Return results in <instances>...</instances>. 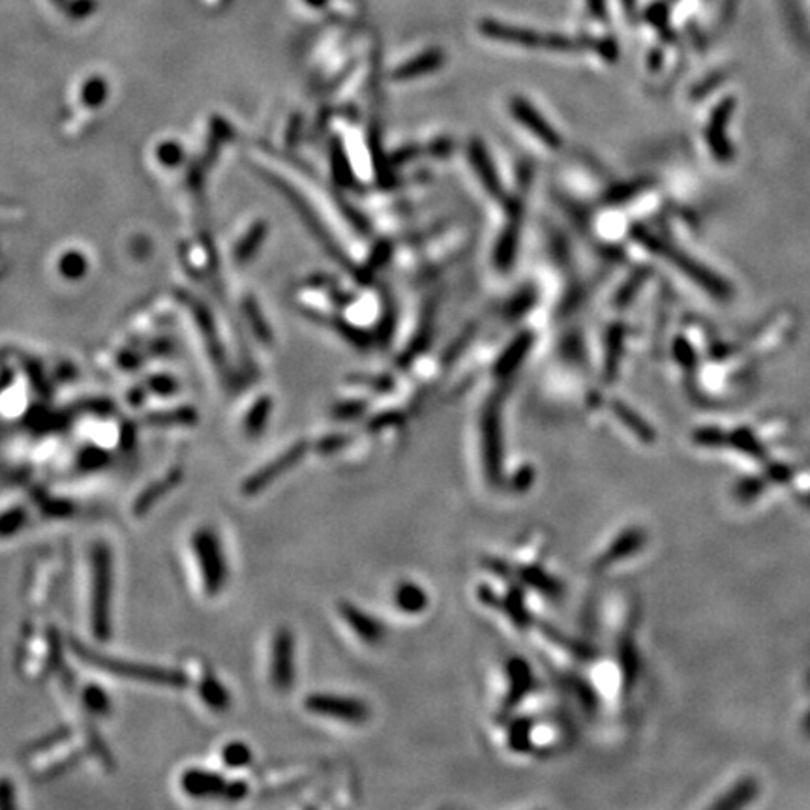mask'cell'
I'll list each match as a JSON object with an SVG mask.
<instances>
[{"label":"cell","mask_w":810,"mask_h":810,"mask_svg":"<svg viewBox=\"0 0 810 810\" xmlns=\"http://www.w3.org/2000/svg\"><path fill=\"white\" fill-rule=\"evenodd\" d=\"M92 604L90 623L92 635L99 642L111 638V600H113V555L108 544L98 542L92 546Z\"/></svg>","instance_id":"cell-1"},{"label":"cell","mask_w":810,"mask_h":810,"mask_svg":"<svg viewBox=\"0 0 810 810\" xmlns=\"http://www.w3.org/2000/svg\"><path fill=\"white\" fill-rule=\"evenodd\" d=\"M71 647L83 658V663H87L98 670L113 673L117 677L141 681V683H152V685H160V687H186V683H188L186 675L179 670L128 663V661H124V658H115L109 655H101L98 651H92L80 642H71Z\"/></svg>","instance_id":"cell-2"},{"label":"cell","mask_w":810,"mask_h":810,"mask_svg":"<svg viewBox=\"0 0 810 810\" xmlns=\"http://www.w3.org/2000/svg\"><path fill=\"white\" fill-rule=\"evenodd\" d=\"M478 33L497 42L513 43L527 49H550V51H578V49H595L598 51L600 40H589V38H567L561 34H539L531 29L514 27V24H506L495 19H483L478 23Z\"/></svg>","instance_id":"cell-3"},{"label":"cell","mask_w":810,"mask_h":810,"mask_svg":"<svg viewBox=\"0 0 810 810\" xmlns=\"http://www.w3.org/2000/svg\"><path fill=\"white\" fill-rule=\"evenodd\" d=\"M192 550L197 557L207 595H218L227 584V561L214 529L199 527L192 535Z\"/></svg>","instance_id":"cell-4"},{"label":"cell","mask_w":810,"mask_h":810,"mask_svg":"<svg viewBox=\"0 0 810 810\" xmlns=\"http://www.w3.org/2000/svg\"><path fill=\"white\" fill-rule=\"evenodd\" d=\"M480 432H483V456H485V471L492 486L503 485V432H501V403L497 398H492L483 411L480 420Z\"/></svg>","instance_id":"cell-5"},{"label":"cell","mask_w":810,"mask_h":810,"mask_svg":"<svg viewBox=\"0 0 810 810\" xmlns=\"http://www.w3.org/2000/svg\"><path fill=\"white\" fill-rule=\"evenodd\" d=\"M635 237H636L644 246H647L649 250H653L655 253H661V256L666 258L670 263L677 265L683 272H685L687 276H691L696 284H700V286L705 287L707 291H711V293H715V295H722V293H724V286H722V282H719V278L713 276V274H709L703 267H700V265L694 263L691 258H687L685 253H681L679 250H675V248L664 244L663 240L655 239L653 235H649V233L644 231V230H635Z\"/></svg>","instance_id":"cell-6"},{"label":"cell","mask_w":810,"mask_h":810,"mask_svg":"<svg viewBox=\"0 0 810 810\" xmlns=\"http://www.w3.org/2000/svg\"><path fill=\"white\" fill-rule=\"evenodd\" d=\"M306 452H308V443L306 441L295 443L284 454L278 456L276 460H272L270 464L261 467L259 471L250 475L244 480V485H242V494L244 495H258L259 492L268 488L272 483H276V478H280L282 475L291 471L304 458V456H306Z\"/></svg>","instance_id":"cell-7"},{"label":"cell","mask_w":810,"mask_h":810,"mask_svg":"<svg viewBox=\"0 0 810 810\" xmlns=\"http://www.w3.org/2000/svg\"><path fill=\"white\" fill-rule=\"evenodd\" d=\"M306 709L312 713L323 715V717H334L344 722L351 724H363L370 717V709L364 702L345 698V696H334V694H312L306 698Z\"/></svg>","instance_id":"cell-8"},{"label":"cell","mask_w":810,"mask_h":810,"mask_svg":"<svg viewBox=\"0 0 810 810\" xmlns=\"http://www.w3.org/2000/svg\"><path fill=\"white\" fill-rule=\"evenodd\" d=\"M270 681L276 691L287 692L295 681V638L289 628H280L272 640Z\"/></svg>","instance_id":"cell-9"},{"label":"cell","mask_w":810,"mask_h":810,"mask_svg":"<svg viewBox=\"0 0 810 810\" xmlns=\"http://www.w3.org/2000/svg\"><path fill=\"white\" fill-rule=\"evenodd\" d=\"M511 111L516 117V120L525 126V128L533 134L539 141H542L546 146L550 148H560L561 146V136L557 134L551 126L548 124V120L529 104L525 98L514 96L511 99Z\"/></svg>","instance_id":"cell-10"},{"label":"cell","mask_w":810,"mask_h":810,"mask_svg":"<svg viewBox=\"0 0 810 810\" xmlns=\"http://www.w3.org/2000/svg\"><path fill=\"white\" fill-rule=\"evenodd\" d=\"M645 539H647L645 533L638 527H632V529L623 531V533L610 546H608L604 550V553L598 557L597 563H595V570L600 572V570H606V569H610V567L628 560V557L638 553L644 548Z\"/></svg>","instance_id":"cell-11"},{"label":"cell","mask_w":810,"mask_h":810,"mask_svg":"<svg viewBox=\"0 0 810 810\" xmlns=\"http://www.w3.org/2000/svg\"><path fill=\"white\" fill-rule=\"evenodd\" d=\"M338 610H340L342 619L353 628L354 635H357L361 640H364L366 644H372V645L383 642L385 626L377 619L370 617L364 610H361V608H357L351 602H340Z\"/></svg>","instance_id":"cell-12"},{"label":"cell","mask_w":810,"mask_h":810,"mask_svg":"<svg viewBox=\"0 0 810 810\" xmlns=\"http://www.w3.org/2000/svg\"><path fill=\"white\" fill-rule=\"evenodd\" d=\"M511 209V221L506 225V230L503 231L497 246H495V265L501 270H506L509 267H513L514 258H516V250H518V240H520V221H522V202L518 199H513L509 202Z\"/></svg>","instance_id":"cell-13"},{"label":"cell","mask_w":810,"mask_h":810,"mask_svg":"<svg viewBox=\"0 0 810 810\" xmlns=\"http://www.w3.org/2000/svg\"><path fill=\"white\" fill-rule=\"evenodd\" d=\"M181 784H183V790L190 797H197V799L223 797L225 788H227V782L221 775L205 771V769H188L183 775Z\"/></svg>","instance_id":"cell-14"},{"label":"cell","mask_w":810,"mask_h":810,"mask_svg":"<svg viewBox=\"0 0 810 810\" xmlns=\"http://www.w3.org/2000/svg\"><path fill=\"white\" fill-rule=\"evenodd\" d=\"M469 160L473 164L475 173L478 174L480 183L486 188V192L495 197L501 199L503 197V184L499 181V174L492 164V158L488 155V150L485 146V143L480 139H473L469 143Z\"/></svg>","instance_id":"cell-15"},{"label":"cell","mask_w":810,"mask_h":810,"mask_svg":"<svg viewBox=\"0 0 810 810\" xmlns=\"http://www.w3.org/2000/svg\"><path fill=\"white\" fill-rule=\"evenodd\" d=\"M506 673H509V694L504 698V709H513L533 687V673L522 656H513L506 663Z\"/></svg>","instance_id":"cell-16"},{"label":"cell","mask_w":810,"mask_h":810,"mask_svg":"<svg viewBox=\"0 0 810 810\" xmlns=\"http://www.w3.org/2000/svg\"><path fill=\"white\" fill-rule=\"evenodd\" d=\"M445 62V55L441 49H429L426 53L415 57L413 61L401 64L400 68L394 70L392 80L394 81H411L420 78V75H426L429 71H436L443 66Z\"/></svg>","instance_id":"cell-17"},{"label":"cell","mask_w":810,"mask_h":810,"mask_svg":"<svg viewBox=\"0 0 810 810\" xmlns=\"http://www.w3.org/2000/svg\"><path fill=\"white\" fill-rule=\"evenodd\" d=\"M533 342H535V338H533V334H531V333H522L520 336H516L513 340V344L501 353V357H499V361H497V364L494 368L497 377L511 375L522 364L523 357L529 353V349H531V345H533Z\"/></svg>","instance_id":"cell-18"},{"label":"cell","mask_w":810,"mask_h":810,"mask_svg":"<svg viewBox=\"0 0 810 810\" xmlns=\"http://www.w3.org/2000/svg\"><path fill=\"white\" fill-rule=\"evenodd\" d=\"M181 478H183V471H171L167 476H164L160 483H156V485H150L141 495H139V499L136 501V504H134V514L136 516H143V514H146L152 506H155L167 492H171L176 485L181 483Z\"/></svg>","instance_id":"cell-19"},{"label":"cell","mask_w":810,"mask_h":810,"mask_svg":"<svg viewBox=\"0 0 810 810\" xmlns=\"http://www.w3.org/2000/svg\"><path fill=\"white\" fill-rule=\"evenodd\" d=\"M516 576L520 581H523L525 586L541 591L546 597L555 598V597L563 595L561 581L555 579L553 576H550L546 570H542L539 567H522L516 570Z\"/></svg>","instance_id":"cell-20"},{"label":"cell","mask_w":810,"mask_h":810,"mask_svg":"<svg viewBox=\"0 0 810 810\" xmlns=\"http://www.w3.org/2000/svg\"><path fill=\"white\" fill-rule=\"evenodd\" d=\"M612 411L621 420V424L625 428H628L630 432L635 434L642 443H653L656 439L655 429L635 410H630L626 403H623L619 400L612 401Z\"/></svg>","instance_id":"cell-21"},{"label":"cell","mask_w":810,"mask_h":810,"mask_svg":"<svg viewBox=\"0 0 810 810\" xmlns=\"http://www.w3.org/2000/svg\"><path fill=\"white\" fill-rule=\"evenodd\" d=\"M394 600H396V606L405 614H420L426 610V606H428L426 591L422 588L411 584V581L400 584V588L394 593Z\"/></svg>","instance_id":"cell-22"},{"label":"cell","mask_w":810,"mask_h":810,"mask_svg":"<svg viewBox=\"0 0 810 810\" xmlns=\"http://www.w3.org/2000/svg\"><path fill=\"white\" fill-rule=\"evenodd\" d=\"M621 353H623V326L614 325L606 338V363H604L606 381H614V377L617 375Z\"/></svg>","instance_id":"cell-23"},{"label":"cell","mask_w":810,"mask_h":810,"mask_svg":"<svg viewBox=\"0 0 810 810\" xmlns=\"http://www.w3.org/2000/svg\"><path fill=\"white\" fill-rule=\"evenodd\" d=\"M501 610L506 612L509 619L518 626V628H527L531 625V614L527 610V604L523 600V591L522 588L514 586L506 595L503 597V608Z\"/></svg>","instance_id":"cell-24"},{"label":"cell","mask_w":810,"mask_h":810,"mask_svg":"<svg viewBox=\"0 0 810 810\" xmlns=\"http://www.w3.org/2000/svg\"><path fill=\"white\" fill-rule=\"evenodd\" d=\"M619 666L623 672L625 689H630L636 683L640 673V656L632 638H625L619 644Z\"/></svg>","instance_id":"cell-25"},{"label":"cell","mask_w":810,"mask_h":810,"mask_svg":"<svg viewBox=\"0 0 810 810\" xmlns=\"http://www.w3.org/2000/svg\"><path fill=\"white\" fill-rule=\"evenodd\" d=\"M542 635H544L550 642L557 644L560 647L567 649L569 653H572L574 656L581 658V661H593V658L597 656V651H595L591 645H588V644H584V642H578V640H574V638H569V636L561 635V632H557L553 626H550V625H546V623L542 625Z\"/></svg>","instance_id":"cell-26"},{"label":"cell","mask_w":810,"mask_h":810,"mask_svg":"<svg viewBox=\"0 0 810 810\" xmlns=\"http://www.w3.org/2000/svg\"><path fill=\"white\" fill-rule=\"evenodd\" d=\"M199 694H201L202 702H205L211 709H214V711H225V709H230V702H231L230 694H227V691L220 685L214 677H207L201 683Z\"/></svg>","instance_id":"cell-27"},{"label":"cell","mask_w":810,"mask_h":810,"mask_svg":"<svg viewBox=\"0 0 810 810\" xmlns=\"http://www.w3.org/2000/svg\"><path fill=\"white\" fill-rule=\"evenodd\" d=\"M531 730L533 721L531 719H516L509 728V747L514 752H527L531 749Z\"/></svg>","instance_id":"cell-28"},{"label":"cell","mask_w":810,"mask_h":810,"mask_svg":"<svg viewBox=\"0 0 810 810\" xmlns=\"http://www.w3.org/2000/svg\"><path fill=\"white\" fill-rule=\"evenodd\" d=\"M221 759H223V764L231 769L246 768L251 762V750L248 745H244L240 741H233V743L223 747Z\"/></svg>","instance_id":"cell-29"},{"label":"cell","mask_w":810,"mask_h":810,"mask_svg":"<svg viewBox=\"0 0 810 810\" xmlns=\"http://www.w3.org/2000/svg\"><path fill=\"white\" fill-rule=\"evenodd\" d=\"M83 702L85 707L94 715H108L109 713V698L98 685H87L83 691Z\"/></svg>","instance_id":"cell-30"},{"label":"cell","mask_w":810,"mask_h":810,"mask_svg":"<svg viewBox=\"0 0 810 810\" xmlns=\"http://www.w3.org/2000/svg\"><path fill=\"white\" fill-rule=\"evenodd\" d=\"M758 790L754 786V782H747V784H739L738 788H733L730 794L724 796V799H721L719 803H715V806L721 808H733V806H741L745 803H749L752 797H756Z\"/></svg>","instance_id":"cell-31"},{"label":"cell","mask_w":810,"mask_h":810,"mask_svg":"<svg viewBox=\"0 0 810 810\" xmlns=\"http://www.w3.org/2000/svg\"><path fill=\"white\" fill-rule=\"evenodd\" d=\"M24 522H27V511L21 509V506L0 514V537H12L19 533Z\"/></svg>","instance_id":"cell-32"},{"label":"cell","mask_w":810,"mask_h":810,"mask_svg":"<svg viewBox=\"0 0 810 810\" xmlns=\"http://www.w3.org/2000/svg\"><path fill=\"white\" fill-rule=\"evenodd\" d=\"M267 413H268V401L265 400V401H261L258 405L256 411H253L250 415V419H248V432H250V436H258L261 432L263 426H265Z\"/></svg>","instance_id":"cell-33"},{"label":"cell","mask_w":810,"mask_h":810,"mask_svg":"<svg viewBox=\"0 0 810 810\" xmlns=\"http://www.w3.org/2000/svg\"><path fill=\"white\" fill-rule=\"evenodd\" d=\"M533 480H535V471H533V467L523 466L522 469H518V471L514 473V476H513V480H511V488H513L514 492H525V490L531 488V485H533Z\"/></svg>","instance_id":"cell-34"},{"label":"cell","mask_w":810,"mask_h":810,"mask_svg":"<svg viewBox=\"0 0 810 810\" xmlns=\"http://www.w3.org/2000/svg\"><path fill=\"white\" fill-rule=\"evenodd\" d=\"M647 274L649 272H638L635 278H632V282H626L625 284V287L617 293V297H616V304L617 306H625V304L635 297V293L640 289V284L644 282V278H647Z\"/></svg>","instance_id":"cell-35"},{"label":"cell","mask_w":810,"mask_h":810,"mask_svg":"<svg viewBox=\"0 0 810 810\" xmlns=\"http://www.w3.org/2000/svg\"><path fill=\"white\" fill-rule=\"evenodd\" d=\"M364 411H366V403L364 401H351V403H340L338 408H336V411H334V415L338 419L349 420V419H354V417H361Z\"/></svg>","instance_id":"cell-36"},{"label":"cell","mask_w":810,"mask_h":810,"mask_svg":"<svg viewBox=\"0 0 810 810\" xmlns=\"http://www.w3.org/2000/svg\"><path fill=\"white\" fill-rule=\"evenodd\" d=\"M473 333H475V331H473V328H467V331H466V333H464V334H462V336H460L458 340H456V342H454V344H452V345L448 347V351L445 353V357H443L445 364L452 363V361H454L456 357H458V354L462 353V349H464V347H466V345L469 344V340H471Z\"/></svg>","instance_id":"cell-37"},{"label":"cell","mask_w":810,"mask_h":810,"mask_svg":"<svg viewBox=\"0 0 810 810\" xmlns=\"http://www.w3.org/2000/svg\"><path fill=\"white\" fill-rule=\"evenodd\" d=\"M246 794H248V784L242 782V780H233V782H227V788H225L223 799L239 801V799H242Z\"/></svg>","instance_id":"cell-38"},{"label":"cell","mask_w":810,"mask_h":810,"mask_svg":"<svg viewBox=\"0 0 810 810\" xmlns=\"http://www.w3.org/2000/svg\"><path fill=\"white\" fill-rule=\"evenodd\" d=\"M398 422H401V415H400V413H394V411H391V413H383V415H379L377 419H373V420L370 422V429H383V428L394 426V424H398Z\"/></svg>","instance_id":"cell-39"},{"label":"cell","mask_w":810,"mask_h":810,"mask_svg":"<svg viewBox=\"0 0 810 810\" xmlns=\"http://www.w3.org/2000/svg\"><path fill=\"white\" fill-rule=\"evenodd\" d=\"M14 788L8 780L0 782V808H12L14 806Z\"/></svg>","instance_id":"cell-40"},{"label":"cell","mask_w":810,"mask_h":810,"mask_svg":"<svg viewBox=\"0 0 810 810\" xmlns=\"http://www.w3.org/2000/svg\"><path fill=\"white\" fill-rule=\"evenodd\" d=\"M478 598L483 600V604H486V606H492V608H503V598H499L495 593H494V589H490V588H480L478 589Z\"/></svg>","instance_id":"cell-41"},{"label":"cell","mask_w":810,"mask_h":810,"mask_svg":"<svg viewBox=\"0 0 810 810\" xmlns=\"http://www.w3.org/2000/svg\"><path fill=\"white\" fill-rule=\"evenodd\" d=\"M336 158H338V179H340V183H349V179H351V171H349V165H347V158L344 156V152H342V148L338 146L336 148Z\"/></svg>","instance_id":"cell-42"},{"label":"cell","mask_w":810,"mask_h":810,"mask_svg":"<svg viewBox=\"0 0 810 810\" xmlns=\"http://www.w3.org/2000/svg\"><path fill=\"white\" fill-rule=\"evenodd\" d=\"M389 256H391V246H389L387 242H381V244H379V246L375 248V251H373L372 265H375V267L383 265V263L389 259Z\"/></svg>","instance_id":"cell-43"},{"label":"cell","mask_w":810,"mask_h":810,"mask_svg":"<svg viewBox=\"0 0 810 810\" xmlns=\"http://www.w3.org/2000/svg\"><path fill=\"white\" fill-rule=\"evenodd\" d=\"M588 8L595 19L606 21V0H588Z\"/></svg>","instance_id":"cell-44"},{"label":"cell","mask_w":810,"mask_h":810,"mask_svg":"<svg viewBox=\"0 0 810 810\" xmlns=\"http://www.w3.org/2000/svg\"><path fill=\"white\" fill-rule=\"evenodd\" d=\"M647 19H649L651 23L658 24V21H664V19H666V8L661 6V5L651 6L649 12H647Z\"/></svg>","instance_id":"cell-45"},{"label":"cell","mask_w":810,"mask_h":810,"mask_svg":"<svg viewBox=\"0 0 810 810\" xmlns=\"http://www.w3.org/2000/svg\"><path fill=\"white\" fill-rule=\"evenodd\" d=\"M417 152H419L417 148H401L400 152H396V155L392 156V164L400 165L403 162H408V160H411L417 155Z\"/></svg>","instance_id":"cell-46"},{"label":"cell","mask_w":810,"mask_h":810,"mask_svg":"<svg viewBox=\"0 0 810 810\" xmlns=\"http://www.w3.org/2000/svg\"><path fill=\"white\" fill-rule=\"evenodd\" d=\"M347 441L344 439V438H328V439H325L321 445H319V448H321V452H333V450H336L338 447H342V445H345Z\"/></svg>","instance_id":"cell-47"},{"label":"cell","mask_w":810,"mask_h":810,"mask_svg":"<svg viewBox=\"0 0 810 810\" xmlns=\"http://www.w3.org/2000/svg\"><path fill=\"white\" fill-rule=\"evenodd\" d=\"M450 148H452V145L448 141L434 143V155H448Z\"/></svg>","instance_id":"cell-48"},{"label":"cell","mask_w":810,"mask_h":810,"mask_svg":"<svg viewBox=\"0 0 810 810\" xmlns=\"http://www.w3.org/2000/svg\"><path fill=\"white\" fill-rule=\"evenodd\" d=\"M621 3H623V8H625L626 15L635 17V14H636V0H621Z\"/></svg>","instance_id":"cell-49"}]
</instances>
